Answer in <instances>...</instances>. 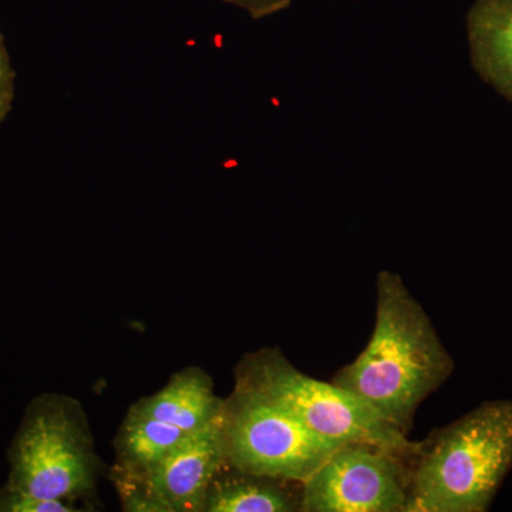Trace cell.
Wrapping results in <instances>:
<instances>
[{"label":"cell","mask_w":512,"mask_h":512,"mask_svg":"<svg viewBox=\"0 0 512 512\" xmlns=\"http://www.w3.org/2000/svg\"><path fill=\"white\" fill-rule=\"evenodd\" d=\"M242 476L214 480L208 490L204 512L301 511V498L295 500L278 485L269 484L272 478Z\"/></svg>","instance_id":"8fae6325"},{"label":"cell","mask_w":512,"mask_h":512,"mask_svg":"<svg viewBox=\"0 0 512 512\" xmlns=\"http://www.w3.org/2000/svg\"><path fill=\"white\" fill-rule=\"evenodd\" d=\"M221 419L191 433L156 466L144 471L165 512L204 511L208 490L227 464Z\"/></svg>","instance_id":"52a82bcc"},{"label":"cell","mask_w":512,"mask_h":512,"mask_svg":"<svg viewBox=\"0 0 512 512\" xmlns=\"http://www.w3.org/2000/svg\"><path fill=\"white\" fill-rule=\"evenodd\" d=\"M191 433L131 407L116 440L120 466L147 471Z\"/></svg>","instance_id":"30bf717a"},{"label":"cell","mask_w":512,"mask_h":512,"mask_svg":"<svg viewBox=\"0 0 512 512\" xmlns=\"http://www.w3.org/2000/svg\"><path fill=\"white\" fill-rule=\"evenodd\" d=\"M404 512H485L512 470V400H490L419 443Z\"/></svg>","instance_id":"7a4b0ae2"},{"label":"cell","mask_w":512,"mask_h":512,"mask_svg":"<svg viewBox=\"0 0 512 512\" xmlns=\"http://www.w3.org/2000/svg\"><path fill=\"white\" fill-rule=\"evenodd\" d=\"M0 511L9 512H77L69 501L53 500V498L36 497L20 491L10 490L8 497L0 503Z\"/></svg>","instance_id":"4fadbf2b"},{"label":"cell","mask_w":512,"mask_h":512,"mask_svg":"<svg viewBox=\"0 0 512 512\" xmlns=\"http://www.w3.org/2000/svg\"><path fill=\"white\" fill-rule=\"evenodd\" d=\"M111 473L119 490L124 511L165 512V508L151 490L144 471L117 464Z\"/></svg>","instance_id":"7c38bea8"},{"label":"cell","mask_w":512,"mask_h":512,"mask_svg":"<svg viewBox=\"0 0 512 512\" xmlns=\"http://www.w3.org/2000/svg\"><path fill=\"white\" fill-rule=\"evenodd\" d=\"M478 72L512 101V0H483L470 16Z\"/></svg>","instance_id":"9c48e42d"},{"label":"cell","mask_w":512,"mask_h":512,"mask_svg":"<svg viewBox=\"0 0 512 512\" xmlns=\"http://www.w3.org/2000/svg\"><path fill=\"white\" fill-rule=\"evenodd\" d=\"M12 467L10 490L64 501L89 493L99 457L80 403L52 396L33 404L13 447Z\"/></svg>","instance_id":"277c9868"},{"label":"cell","mask_w":512,"mask_h":512,"mask_svg":"<svg viewBox=\"0 0 512 512\" xmlns=\"http://www.w3.org/2000/svg\"><path fill=\"white\" fill-rule=\"evenodd\" d=\"M221 2L245 10L252 18H265L288 8L293 0H221Z\"/></svg>","instance_id":"9a60e30c"},{"label":"cell","mask_w":512,"mask_h":512,"mask_svg":"<svg viewBox=\"0 0 512 512\" xmlns=\"http://www.w3.org/2000/svg\"><path fill=\"white\" fill-rule=\"evenodd\" d=\"M13 99H15V72L10 63L5 39L0 32V124L12 110Z\"/></svg>","instance_id":"5bb4252c"},{"label":"cell","mask_w":512,"mask_h":512,"mask_svg":"<svg viewBox=\"0 0 512 512\" xmlns=\"http://www.w3.org/2000/svg\"><path fill=\"white\" fill-rule=\"evenodd\" d=\"M235 386L264 394L319 436L336 443L367 441L409 454L419 446L342 387L296 369L279 349L245 356Z\"/></svg>","instance_id":"3957f363"},{"label":"cell","mask_w":512,"mask_h":512,"mask_svg":"<svg viewBox=\"0 0 512 512\" xmlns=\"http://www.w3.org/2000/svg\"><path fill=\"white\" fill-rule=\"evenodd\" d=\"M454 369L453 357L402 276L382 271L376 279L372 338L332 382L409 436L421 404Z\"/></svg>","instance_id":"6da1fadb"},{"label":"cell","mask_w":512,"mask_h":512,"mask_svg":"<svg viewBox=\"0 0 512 512\" xmlns=\"http://www.w3.org/2000/svg\"><path fill=\"white\" fill-rule=\"evenodd\" d=\"M224 400L215 393L214 382L200 367H188L171 377L153 396L134 404L140 412L178 429L194 433L221 419Z\"/></svg>","instance_id":"ba28073f"},{"label":"cell","mask_w":512,"mask_h":512,"mask_svg":"<svg viewBox=\"0 0 512 512\" xmlns=\"http://www.w3.org/2000/svg\"><path fill=\"white\" fill-rule=\"evenodd\" d=\"M227 464L238 473L302 484L336 448L264 394L235 386L222 410Z\"/></svg>","instance_id":"5b68a950"},{"label":"cell","mask_w":512,"mask_h":512,"mask_svg":"<svg viewBox=\"0 0 512 512\" xmlns=\"http://www.w3.org/2000/svg\"><path fill=\"white\" fill-rule=\"evenodd\" d=\"M413 454L352 441L301 484L302 512H404Z\"/></svg>","instance_id":"8992f818"}]
</instances>
